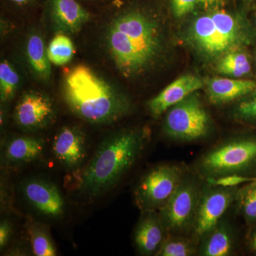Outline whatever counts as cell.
Here are the masks:
<instances>
[{
  "label": "cell",
  "instance_id": "9a60e30c",
  "mask_svg": "<svg viewBox=\"0 0 256 256\" xmlns=\"http://www.w3.org/2000/svg\"><path fill=\"white\" fill-rule=\"evenodd\" d=\"M206 94L212 104H222L244 98L256 89L250 79L213 78L206 82Z\"/></svg>",
  "mask_w": 256,
  "mask_h": 256
},
{
  "label": "cell",
  "instance_id": "d6a6232c",
  "mask_svg": "<svg viewBox=\"0 0 256 256\" xmlns=\"http://www.w3.org/2000/svg\"><path fill=\"white\" fill-rule=\"evenodd\" d=\"M252 183H256V175L255 176H254V181Z\"/></svg>",
  "mask_w": 256,
  "mask_h": 256
},
{
  "label": "cell",
  "instance_id": "f546056e",
  "mask_svg": "<svg viewBox=\"0 0 256 256\" xmlns=\"http://www.w3.org/2000/svg\"><path fill=\"white\" fill-rule=\"evenodd\" d=\"M224 1H225V0H198L200 4L204 5V6H206V8L222 4Z\"/></svg>",
  "mask_w": 256,
  "mask_h": 256
},
{
  "label": "cell",
  "instance_id": "52a82bcc",
  "mask_svg": "<svg viewBox=\"0 0 256 256\" xmlns=\"http://www.w3.org/2000/svg\"><path fill=\"white\" fill-rule=\"evenodd\" d=\"M178 166L163 164L151 170L142 178L136 191V201L142 210L162 208L182 182Z\"/></svg>",
  "mask_w": 256,
  "mask_h": 256
},
{
  "label": "cell",
  "instance_id": "7a4b0ae2",
  "mask_svg": "<svg viewBox=\"0 0 256 256\" xmlns=\"http://www.w3.org/2000/svg\"><path fill=\"white\" fill-rule=\"evenodd\" d=\"M64 96L70 110L92 124H112L130 108L124 94L84 65L74 67L66 76Z\"/></svg>",
  "mask_w": 256,
  "mask_h": 256
},
{
  "label": "cell",
  "instance_id": "9c48e42d",
  "mask_svg": "<svg viewBox=\"0 0 256 256\" xmlns=\"http://www.w3.org/2000/svg\"><path fill=\"white\" fill-rule=\"evenodd\" d=\"M55 118V109L50 98L43 92H25L18 101L14 119L26 130L34 131L50 126Z\"/></svg>",
  "mask_w": 256,
  "mask_h": 256
},
{
  "label": "cell",
  "instance_id": "d6986e66",
  "mask_svg": "<svg viewBox=\"0 0 256 256\" xmlns=\"http://www.w3.org/2000/svg\"><path fill=\"white\" fill-rule=\"evenodd\" d=\"M216 68L218 73L233 78L245 76L252 70L248 55L239 50L228 52L220 57Z\"/></svg>",
  "mask_w": 256,
  "mask_h": 256
},
{
  "label": "cell",
  "instance_id": "7402d4cb",
  "mask_svg": "<svg viewBox=\"0 0 256 256\" xmlns=\"http://www.w3.org/2000/svg\"><path fill=\"white\" fill-rule=\"evenodd\" d=\"M32 250L37 256H54L56 250L47 230L37 224H31L28 228Z\"/></svg>",
  "mask_w": 256,
  "mask_h": 256
},
{
  "label": "cell",
  "instance_id": "30bf717a",
  "mask_svg": "<svg viewBox=\"0 0 256 256\" xmlns=\"http://www.w3.org/2000/svg\"><path fill=\"white\" fill-rule=\"evenodd\" d=\"M234 192L229 188H220L207 193L198 204L195 216L196 236L208 235L218 226V222L233 201Z\"/></svg>",
  "mask_w": 256,
  "mask_h": 256
},
{
  "label": "cell",
  "instance_id": "ba28073f",
  "mask_svg": "<svg viewBox=\"0 0 256 256\" xmlns=\"http://www.w3.org/2000/svg\"><path fill=\"white\" fill-rule=\"evenodd\" d=\"M198 205L196 186L190 182H182L161 208L162 223L172 232H182L195 220Z\"/></svg>",
  "mask_w": 256,
  "mask_h": 256
},
{
  "label": "cell",
  "instance_id": "4fadbf2b",
  "mask_svg": "<svg viewBox=\"0 0 256 256\" xmlns=\"http://www.w3.org/2000/svg\"><path fill=\"white\" fill-rule=\"evenodd\" d=\"M204 82L201 78L193 75L180 77L165 88L164 90L148 102L151 114L159 117L168 109L202 88Z\"/></svg>",
  "mask_w": 256,
  "mask_h": 256
},
{
  "label": "cell",
  "instance_id": "44dd1931",
  "mask_svg": "<svg viewBox=\"0 0 256 256\" xmlns=\"http://www.w3.org/2000/svg\"><path fill=\"white\" fill-rule=\"evenodd\" d=\"M47 54L50 63L56 66L65 65L73 58V42L65 34H58L50 41L47 48Z\"/></svg>",
  "mask_w": 256,
  "mask_h": 256
},
{
  "label": "cell",
  "instance_id": "7c38bea8",
  "mask_svg": "<svg viewBox=\"0 0 256 256\" xmlns=\"http://www.w3.org/2000/svg\"><path fill=\"white\" fill-rule=\"evenodd\" d=\"M22 190L28 203L42 214L58 217L63 214L64 200L53 184L44 180H28L23 185Z\"/></svg>",
  "mask_w": 256,
  "mask_h": 256
},
{
  "label": "cell",
  "instance_id": "836d02e7",
  "mask_svg": "<svg viewBox=\"0 0 256 256\" xmlns=\"http://www.w3.org/2000/svg\"></svg>",
  "mask_w": 256,
  "mask_h": 256
},
{
  "label": "cell",
  "instance_id": "ffe728a7",
  "mask_svg": "<svg viewBox=\"0 0 256 256\" xmlns=\"http://www.w3.org/2000/svg\"><path fill=\"white\" fill-rule=\"evenodd\" d=\"M204 244L202 254L206 256H226L233 248L232 235L224 226L216 227L208 235Z\"/></svg>",
  "mask_w": 256,
  "mask_h": 256
},
{
  "label": "cell",
  "instance_id": "1f68e13d",
  "mask_svg": "<svg viewBox=\"0 0 256 256\" xmlns=\"http://www.w3.org/2000/svg\"><path fill=\"white\" fill-rule=\"evenodd\" d=\"M12 1L18 4H24L28 2L30 0H12Z\"/></svg>",
  "mask_w": 256,
  "mask_h": 256
},
{
  "label": "cell",
  "instance_id": "603a6c76",
  "mask_svg": "<svg viewBox=\"0 0 256 256\" xmlns=\"http://www.w3.org/2000/svg\"><path fill=\"white\" fill-rule=\"evenodd\" d=\"M20 77L9 62L0 64V97L3 102H8L14 97L18 88Z\"/></svg>",
  "mask_w": 256,
  "mask_h": 256
},
{
  "label": "cell",
  "instance_id": "cb8c5ba5",
  "mask_svg": "<svg viewBox=\"0 0 256 256\" xmlns=\"http://www.w3.org/2000/svg\"><path fill=\"white\" fill-rule=\"evenodd\" d=\"M194 252L192 242L184 238L168 239L162 244L158 252L161 256H188Z\"/></svg>",
  "mask_w": 256,
  "mask_h": 256
},
{
  "label": "cell",
  "instance_id": "ac0fdd59",
  "mask_svg": "<svg viewBox=\"0 0 256 256\" xmlns=\"http://www.w3.org/2000/svg\"><path fill=\"white\" fill-rule=\"evenodd\" d=\"M26 58L34 74L38 78L48 80L52 76L50 62L44 41L38 34L28 36L26 46Z\"/></svg>",
  "mask_w": 256,
  "mask_h": 256
},
{
  "label": "cell",
  "instance_id": "e0dca14e",
  "mask_svg": "<svg viewBox=\"0 0 256 256\" xmlns=\"http://www.w3.org/2000/svg\"><path fill=\"white\" fill-rule=\"evenodd\" d=\"M162 222L153 216L141 220L134 234V242L143 254H152L162 244L164 230Z\"/></svg>",
  "mask_w": 256,
  "mask_h": 256
},
{
  "label": "cell",
  "instance_id": "d4e9b609",
  "mask_svg": "<svg viewBox=\"0 0 256 256\" xmlns=\"http://www.w3.org/2000/svg\"><path fill=\"white\" fill-rule=\"evenodd\" d=\"M237 117L245 122L256 124V89L246 96L236 109Z\"/></svg>",
  "mask_w": 256,
  "mask_h": 256
},
{
  "label": "cell",
  "instance_id": "277c9868",
  "mask_svg": "<svg viewBox=\"0 0 256 256\" xmlns=\"http://www.w3.org/2000/svg\"><path fill=\"white\" fill-rule=\"evenodd\" d=\"M188 36L192 44L208 58L223 56L250 42V34L244 23L222 10L195 18Z\"/></svg>",
  "mask_w": 256,
  "mask_h": 256
},
{
  "label": "cell",
  "instance_id": "f1b7e54d",
  "mask_svg": "<svg viewBox=\"0 0 256 256\" xmlns=\"http://www.w3.org/2000/svg\"><path fill=\"white\" fill-rule=\"evenodd\" d=\"M12 236V226L8 220L0 224V248L2 249L9 242Z\"/></svg>",
  "mask_w": 256,
  "mask_h": 256
},
{
  "label": "cell",
  "instance_id": "484cf974",
  "mask_svg": "<svg viewBox=\"0 0 256 256\" xmlns=\"http://www.w3.org/2000/svg\"><path fill=\"white\" fill-rule=\"evenodd\" d=\"M242 212L248 223L256 222V183L250 182L242 196Z\"/></svg>",
  "mask_w": 256,
  "mask_h": 256
},
{
  "label": "cell",
  "instance_id": "83f0119b",
  "mask_svg": "<svg viewBox=\"0 0 256 256\" xmlns=\"http://www.w3.org/2000/svg\"><path fill=\"white\" fill-rule=\"evenodd\" d=\"M200 4L198 0H172L171 5L173 14L176 18H182L195 9Z\"/></svg>",
  "mask_w": 256,
  "mask_h": 256
},
{
  "label": "cell",
  "instance_id": "6da1fadb",
  "mask_svg": "<svg viewBox=\"0 0 256 256\" xmlns=\"http://www.w3.org/2000/svg\"><path fill=\"white\" fill-rule=\"evenodd\" d=\"M162 42L159 24L139 10L118 15L106 34L111 60L128 78L140 75L154 65L161 53Z\"/></svg>",
  "mask_w": 256,
  "mask_h": 256
},
{
  "label": "cell",
  "instance_id": "4316f807",
  "mask_svg": "<svg viewBox=\"0 0 256 256\" xmlns=\"http://www.w3.org/2000/svg\"><path fill=\"white\" fill-rule=\"evenodd\" d=\"M208 181L214 186H220L223 188H230L238 186L239 184L246 182H252L254 176H242L237 174L224 175V176L210 178Z\"/></svg>",
  "mask_w": 256,
  "mask_h": 256
},
{
  "label": "cell",
  "instance_id": "2e32d148",
  "mask_svg": "<svg viewBox=\"0 0 256 256\" xmlns=\"http://www.w3.org/2000/svg\"><path fill=\"white\" fill-rule=\"evenodd\" d=\"M42 138L23 136L13 138L4 150V158L8 164H21L36 160L44 150Z\"/></svg>",
  "mask_w": 256,
  "mask_h": 256
},
{
  "label": "cell",
  "instance_id": "8992f818",
  "mask_svg": "<svg viewBox=\"0 0 256 256\" xmlns=\"http://www.w3.org/2000/svg\"><path fill=\"white\" fill-rule=\"evenodd\" d=\"M256 165V138L233 141L218 146L204 158L202 168L212 178L236 174Z\"/></svg>",
  "mask_w": 256,
  "mask_h": 256
},
{
  "label": "cell",
  "instance_id": "5bb4252c",
  "mask_svg": "<svg viewBox=\"0 0 256 256\" xmlns=\"http://www.w3.org/2000/svg\"><path fill=\"white\" fill-rule=\"evenodd\" d=\"M50 16L60 33L73 34L88 21L89 13L76 0H50Z\"/></svg>",
  "mask_w": 256,
  "mask_h": 256
},
{
  "label": "cell",
  "instance_id": "8fae6325",
  "mask_svg": "<svg viewBox=\"0 0 256 256\" xmlns=\"http://www.w3.org/2000/svg\"><path fill=\"white\" fill-rule=\"evenodd\" d=\"M52 150L64 168L76 169L87 156L85 132L76 126L64 127L54 139Z\"/></svg>",
  "mask_w": 256,
  "mask_h": 256
},
{
  "label": "cell",
  "instance_id": "3957f363",
  "mask_svg": "<svg viewBox=\"0 0 256 256\" xmlns=\"http://www.w3.org/2000/svg\"><path fill=\"white\" fill-rule=\"evenodd\" d=\"M148 140L144 130H124L106 138L82 172L79 190L96 197L110 190L134 164Z\"/></svg>",
  "mask_w": 256,
  "mask_h": 256
},
{
  "label": "cell",
  "instance_id": "5b68a950",
  "mask_svg": "<svg viewBox=\"0 0 256 256\" xmlns=\"http://www.w3.org/2000/svg\"><path fill=\"white\" fill-rule=\"evenodd\" d=\"M210 117L194 92L170 108L164 124L165 133L180 140H194L206 134Z\"/></svg>",
  "mask_w": 256,
  "mask_h": 256
},
{
  "label": "cell",
  "instance_id": "4dcf8cb0",
  "mask_svg": "<svg viewBox=\"0 0 256 256\" xmlns=\"http://www.w3.org/2000/svg\"><path fill=\"white\" fill-rule=\"evenodd\" d=\"M250 247H252V250L256 252V230L252 234V238H250Z\"/></svg>",
  "mask_w": 256,
  "mask_h": 256
}]
</instances>
